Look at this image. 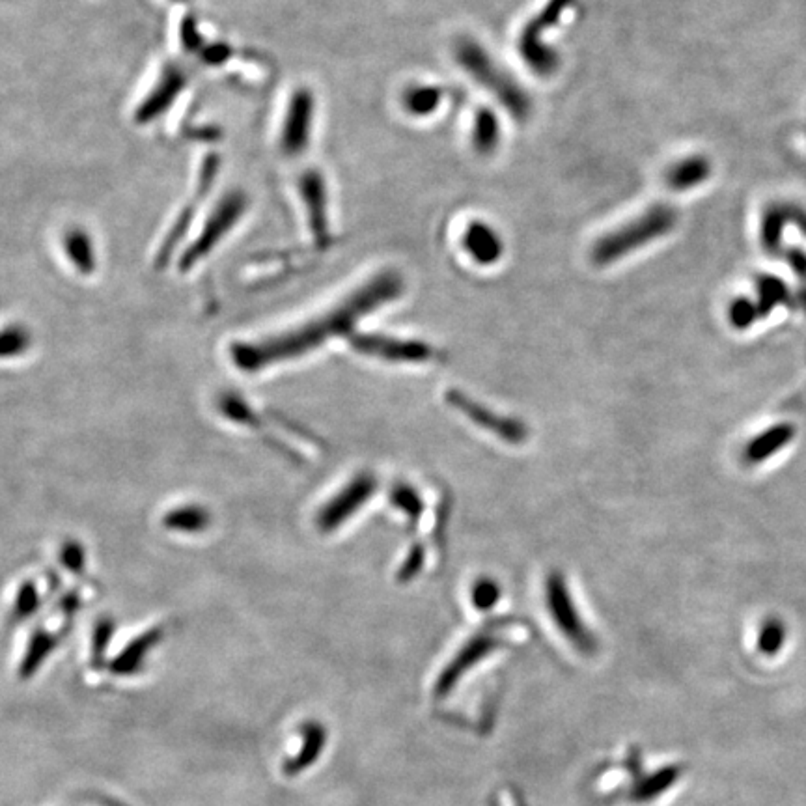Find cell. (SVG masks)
Returning a JSON list of instances; mask_svg holds the SVG:
<instances>
[{"label": "cell", "instance_id": "6da1fadb", "mask_svg": "<svg viewBox=\"0 0 806 806\" xmlns=\"http://www.w3.org/2000/svg\"><path fill=\"white\" fill-rule=\"evenodd\" d=\"M459 66L482 84L487 92L501 101L502 107L514 116L517 122H525L532 111V101L527 90L515 81L510 73L489 56L486 49L473 38H459L454 47Z\"/></svg>", "mask_w": 806, "mask_h": 806}, {"label": "cell", "instance_id": "7a4b0ae2", "mask_svg": "<svg viewBox=\"0 0 806 806\" xmlns=\"http://www.w3.org/2000/svg\"><path fill=\"white\" fill-rule=\"evenodd\" d=\"M676 211L665 204H659L639 215L637 219L612 230L601 237L592 247V262L596 265H609L626 258L627 254L640 247L650 245L655 239L667 236L676 226Z\"/></svg>", "mask_w": 806, "mask_h": 806}, {"label": "cell", "instance_id": "3957f363", "mask_svg": "<svg viewBox=\"0 0 806 806\" xmlns=\"http://www.w3.org/2000/svg\"><path fill=\"white\" fill-rule=\"evenodd\" d=\"M573 2L575 0H549L542 12L530 19L519 36V55L530 70L540 77H553L560 66L555 49L543 42V34L560 23L562 15L570 10Z\"/></svg>", "mask_w": 806, "mask_h": 806}, {"label": "cell", "instance_id": "277c9868", "mask_svg": "<svg viewBox=\"0 0 806 806\" xmlns=\"http://www.w3.org/2000/svg\"><path fill=\"white\" fill-rule=\"evenodd\" d=\"M245 208H247V200L241 193H230L224 200H221V204L209 217L208 224L202 230L198 241L185 254L183 265L195 264L202 256H206V252L211 251L219 243V239L236 224Z\"/></svg>", "mask_w": 806, "mask_h": 806}, {"label": "cell", "instance_id": "5b68a950", "mask_svg": "<svg viewBox=\"0 0 806 806\" xmlns=\"http://www.w3.org/2000/svg\"><path fill=\"white\" fill-rule=\"evenodd\" d=\"M314 111H316L314 96L306 88L297 90L290 101L280 135V148L286 155L295 157L305 152L312 131Z\"/></svg>", "mask_w": 806, "mask_h": 806}, {"label": "cell", "instance_id": "8992f818", "mask_svg": "<svg viewBox=\"0 0 806 806\" xmlns=\"http://www.w3.org/2000/svg\"><path fill=\"white\" fill-rule=\"evenodd\" d=\"M301 196L305 202L310 230L320 245H327L331 237L329 226V198H327V185L318 170H308L299 181Z\"/></svg>", "mask_w": 806, "mask_h": 806}, {"label": "cell", "instance_id": "52a82bcc", "mask_svg": "<svg viewBox=\"0 0 806 806\" xmlns=\"http://www.w3.org/2000/svg\"><path fill=\"white\" fill-rule=\"evenodd\" d=\"M353 342L364 353L385 357L387 361H426L431 355V349L420 342H402L385 336H357Z\"/></svg>", "mask_w": 806, "mask_h": 806}, {"label": "cell", "instance_id": "ba28073f", "mask_svg": "<svg viewBox=\"0 0 806 806\" xmlns=\"http://www.w3.org/2000/svg\"><path fill=\"white\" fill-rule=\"evenodd\" d=\"M463 245L474 262L491 265L501 260L504 245L495 228L482 221H474L463 234Z\"/></svg>", "mask_w": 806, "mask_h": 806}, {"label": "cell", "instance_id": "9c48e42d", "mask_svg": "<svg viewBox=\"0 0 806 806\" xmlns=\"http://www.w3.org/2000/svg\"><path fill=\"white\" fill-rule=\"evenodd\" d=\"M185 86V73L178 66H168L161 81L153 88L152 94L148 99L142 103L140 107L139 120L140 122H148L155 118L157 114L165 111L170 107V103L181 92V88Z\"/></svg>", "mask_w": 806, "mask_h": 806}, {"label": "cell", "instance_id": "30bf717a", "mask_svg": "<svg viewBox=\"0 0 806 806\" xmlns=\"http://www.w3.org/2000/svg\"><path fill=\"white\" fill-rule=\"evenodd\" d=\"M711 176V161L704 155H691L680 159L668 168L665 181L672 191H689L708 181Z\"/></svg>", "mask_w": 806, "mask_h": 806}, {"label": "cell", "instance_id": "8fae6325", "mask_svg": "<svg viewBox=\"0 0 806 806\" xmlns=\"http://www.w3.org/2000/svg\"><path fill=\"white\" fill-rule=\"evenodd\" d=\"M793 437H795V426L788 422L775 424L752 439L745 448V459L751 465L762 463L765 459L775 456L784 446L790 445Z\"/></svg>", "mask_w": 806, "mask_h": 806}, {"label": "cell", "instance_id": "7c38bea8", "mask_svg": "<svg viewBox=\"0 0 806 806\" xmlns=\"http://www.w3.org/2000/svg\"><path fill=\"white\" fill-rule=\"evenodd\" d=\"M501 142V124L491 109H480L474 116L473 146L480 155L495 152Z\"/></svg>", "mask_w": 806, "mask_h": 806}, {"label": "cell", "instance_id": "4fadbf2b", "mask_svg": "<svg viewBox=\"0 0 806 806\" xmlns=\"http://www.w3.org/2000/svg\"><path fill=\"white\" fill-rule=\"evenodd\" d=\"M443 101V90L439 86L418 84L407 88L403 94V109L413 116H428L437 111Z\"/></svg>", "mask_w": 806, "mask_h": 806}, {"label": "cell", "instance_id": "5bb4252c", "mask_svg": "<svg viewBox=\"0 0 806 806\" xmlns=\"http://www.w3.org/2000/svg\"><path fill=\"white\" fill-rule=\"evenodd\" d=\"M64 247L70 256L71 262L77 265L84 273H90L94 269V247L92 239L83 230H71L64 237Z\"/></svg>", "mask_w": 806, "mask_h": 806}, {"label": "cell", "instance_id": "9a60e30c", "mask_svg": "<svg viewBox=\"0 0 806 806\" xmlns=\"http://www.w3.org/2000/svg\"><path fill=\"white\" fill-rule=\"evenodd\" d=\"M758 299L760 316H767L775 306L790 303V292L780 278L764 277L758 280Z\"/></svg>", "mask_w": 806, "mask_h": 806}, {"label": "cell", "instance_id": "2e32d148", "mask_svg": "<svg viewBox=\"0 0 806 806\" xmlns=\"http://www.w3.org/2000/svg\"><path fill=\"white\" fill-rule=\"evenodd\" d=\"M784 642H786L784 622L775 616L764 620L758 631V650L767 657H771V655L779 654L780 650L784 648Z\"/></svg>", "mask_w": 806, "mask_h": 806}, {"label": "cell", "instance_id": "e0dca14e", "mask_svg": "<svg viewBox=\"0 0 806 806\" xmlns=\"http://www.w3.org/2000/svg\"><path fill=\"white\" fill-rule=\"evenodd\" d=\"M758 318H760L758 305H754L752 301L745 299V297H737L736 301L728 308V320L737 331H745Z\"/></svg>", "mask_w": 806, "mask_h": 806}, {"label": "cell", "instance_id": "ac0fdd59", "mask_svg": "<svg viewBox=\"0 0 806 806\" xmlns=\"http://www.w3.org/2000/svg\"><path fill=\"white\" fill-rule=\"evenodd\" d=\"M680 777V767H665L652 779L648 780L640 792V799H652L655 795L665 792Z\"/></svg>", "mask_w": 806, "mask_h": 806}, {"label": "cell", "instance_id": "d6986e66", "mask_svg": "<svg viewBox=\"0 0 806 806\" xmlns=\"http://www.w3.org/2000/svg\"><path fill=\"white\" fill-rule=\"evenodd\" d=\"M19 344H23V333L21 331H4L0 333V355L4 353H14L15 349L19 348Z\"/></svg>", "mask_w": 806, "mask_h": 806}, {"label": "cell", "instance_id": "ffe728a7", "mask_svg": "<svg viewBox=\"0 0 806 806\" xmlns=\"http://www.w3.org/2000/svg\"><path fill=\"white\" fill-rule=\"evenodd\" d=\"M176 2H180V0H176Z\"/></svg>", "mask_w": 806, "mask_h": 806}]
</instances>
